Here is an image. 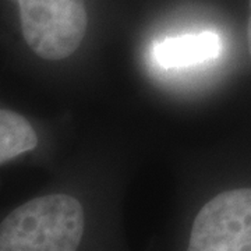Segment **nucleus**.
<instances>
[{
	"label": "nucleus",
	"mask_w": 251,
	"mask_h": 251,
	"mask_svg": "<svg viewBox=\"0 0 251 251\" xmlns=\"http://www.w3.org/2000/svg\"><path fill=\"white\" fill-rule=\"evenodd\" d=\"M219 52V36L214 32H201L162 41L155 48V59L162 67H186L211 60Z\"/></svg>",
	"instance_id": "nucleus-4"
},
{
	"label": "nucleus",
	"mask_w": 251,
	"mask_h": 251,
	"mask_svg": "<svg viewBox=\"0 0 251 251\" xmlns=\"http://www.w3.org/2000/svg\"><path fill=\"white\" fill-rule=\"evenodd\" d=\"M247 42H249V52L251 56V0H250V16H249V23H247Z\"/></svg>",
	"instance_id": "nucleus-6"
},
{
	"label": "nucleus",
	"mask_w": 251,
	"mask_h": 251,
	"mask_svg": "<svg viewBox=\"0 0 251 251\" xmlns=\"http://www.w3.org/2000/svg\"><path fill=\"white\" fill-rule=\"evenodd\" d=\"M38 144V134L27 117L0 106V168L34 151Z\"/></svg>",
	"instance_id": "nucleus-5"
},
{
	"label": "nucleus",
	"mask_w": 251,
	"mask_h": 251,
	"mask_svg": "<svg viewBox=\"0 0 251 251\" xmlns=\"http://www.w3.org/2000/svg\"><path fill=\"white\" fill-rule=\"evenodd\" d=\"M18 6L23 39L45 60L72 56L85 36L88 14L84 0H10Z\"/></svg>",
	"instance_id": "nucleus-2"
},
{
	"label": "nucleus",
	"mask_w": 251,
	"mask_h": 251,
	"mask_svg": "<svg viewBox=\"0 0 251 251\" xmlns=\"http://www.w3.org/2000/svg\"><path fill=\"white\" fill-rule=\"evenodd\" d=\"M184 251H251V188L209 200L193 221Z\"/></svg>",
	"instance_id": "nucleus-3"
},
{
	"label": "nucleus",
	"mask_w": 251,
	"mask_h": 251,
	"mask_svg": "<svg viewBox=\"0 0 251 251\" xmlns=\"http://www.w3.org/2000/svg\"><path fill=\"white\" fill-rule=\"evenodd\" d=\"M84 208L67 194H49L16 206L0 219V251H82Z\"/></svg>",
	"instance_id": "nucleus-1"
}]
</instances>
